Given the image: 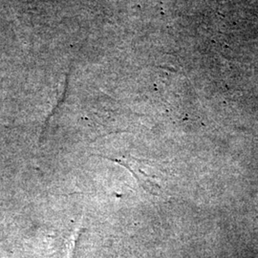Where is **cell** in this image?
<instances>
[{"instance_id": "cell-1", "label": "cell", "mask_w": 258, "mask_h": 258, "mask_svg": "<svg viewBox=\"0 0 258 258\" xmlns=\"http://www.w3.org/2000/svg\"><path fill=\"white\" fill-rule=\"evenodd\" d=\"M105 158L110 160V161L115 162V163H117V164H119L120 166L126 167L129 171L133 174V176L137 179L139 184H141L146 190H148L149 194H158L159 185L152 183L150 181V179L148 178V176L146 175L142 170H140L139 168H137V166H135L133 163H131L129 161H122V160H120V159H111V158H107V157H105Z\"/></svg>"}]
</instances>
